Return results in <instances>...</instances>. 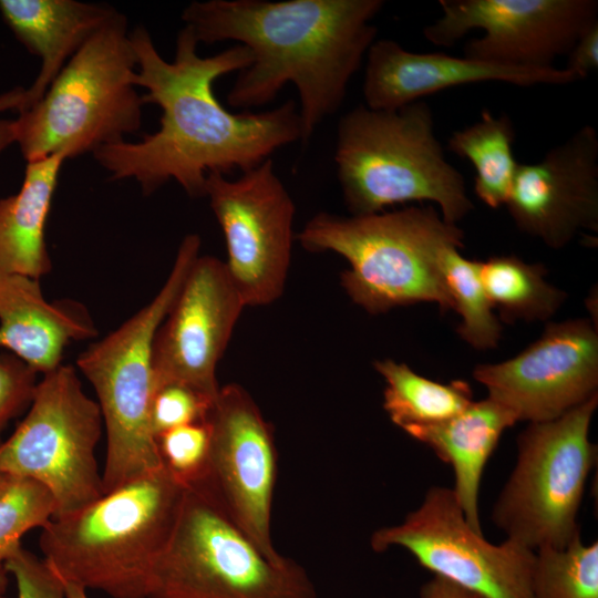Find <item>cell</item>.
Segmentation results:
<instances>
[{
  "label": "cell",
  "instance_id": "f546056e",
  "mask_svg": "<svg viewBox=\"0 0 598 598\" xmlns=\"http://www.w3.org/2000/svg\"><path fill=\"white\" fill-rule=\"evenodd\" d=\"M213 402L182 384H167L157 389L151 405L154 434L157 437L167 430L205 421Z\"/></svg>",
  "mask_w": 598,
  "mask_h": 598
},
{
  "label": "cell",
  "instance_id": "4dcf8cb0",
  "mask_svg": "<svg viewBox=\"0 0 598 598\" xmlns=\"http://www.w3.org/2000/svg\"><path fill=\"white\" fill-rule=\"evenodd\" d=\"M38 373L10 352L0 353V443L1 434L11 420L32 402Z\"/></svg>",
  "mask_w": 598,
  "mask_h": 598
},
{
  "label": "cell",
  "instance_id": "ac0fdd59",
  "mask_svg": "<svg viewBox=\"0 0 598 598\" xmlns=\"http://www.w3.org/2000/svg\"><path fill=\"white\" fill-rule=\"evenodd\" d=\"M363 96L372 110H396L454 86L505 82L518 86L576 82L565 68L502 65L441 52L414 53L391 39L375 40L365 55Z\"/></svg>",
  "mask_w": 598,
  "mask_h": 598
},
{
  "label": "cell",
  "instance_id": "6da1fadb",
  "mask_svg": "<svg viewBox=\"0 0 598 598\" xmlns=\"http://www.w3.org/2000/svg\"><path fill=\"white\" fill-rule=\"evenodd\" d=\"M130 39L137 63L134 84L147 91L144 104L161 107V126L140 142L123 141L93 153L112 181L133 178L150 195L174 179L189 197H205L208 174L247 172L302 140L299 111L291 100L269 111L234 113L215 96L217 79L251 63L246 47L200 56L197 40L184 25L175 59L168 62L144 27L130 32Z\"/></svg>",
  "mask_w": 598,
  "mask_h": 598
},
{
  "label": "cell",
  "instance_id": "d590c367",
  "mask_svg": "<svg viewBox=\"0 0 598 598\" xmlns=\"http://www.w3.org/2000/svg\"><path fill=\"white\" fill-rule=\"evenodd\" d=\"M64 584L65 598H89L86 590L74 584Z\"/></svg>",
  "mask_w": 598,
  "mask_h": 598
},
{
  "label": "cell",
  "instance_id": "f1b7e54d",
  "mask_svg": "<svg viewBox=\"0 0 598 598\" xmlns=\"http://www.w3.org/2000/svg\"><path fill=\"white\" fill-rule=\"evenodd\" d=\"M156 441L164 465L185 485L203 474L210 442L205 421L167 430Z\"/></svg>",
  "mask_w": 598,
  "mask_h": 598
},
{
  "label": "cell",
  "instance_id": "4fadbf2b",
  "mask_svg": "<svg viewBox=\"0 0 598 598\" xmlns=\"http://www.w3.org/2000/svg\"><path fill=\"white\" fill-rule=\"evenodd\" d=\"M205 197L223 230L225 265L245 306L275 302L290 267L296 208L271 158L233 181L208 174Z\"/></svg>",
  "mask_w": 598,
  "mask_h": 598
},
{
  "label": "cell",
  "instance_id": "d4e9b609",
  "mask_svg": "<svg viewBox=\"0 0 598 598\" xmlns=\"http://www.w3.org/2000/svg\"><path fill=\"white\" fill-rule=\"evenodd\" d=\"M542 264H528L515 255L480 261L486 295L503 321H546L567 299V293L545 280Z\"/></svg>",
  "mask_w": 598,
  "mask_h": 598
},
{
  "label": "cell",
  "instance_id": "7402d4cb",
  "mask_svg": "<svg viewBox=\"0 0 598 598\" xmlns=\"http://www.w3.org/2000/svg\"><path fill=\"white\" fill-rule=\"evenodd\" d=\"M65 159L55 154L28 162L19 192L0 199V272L40 280L51 271L44 230Z\"/></svg>",
  "mask_w": 598,
  "mask_h": 598
},
{
  "label": "cell",
  "instance_id": "836d02e7",
  "mask_svg": "<svg viewBox=\"0 0 598 598\" xmlns=\"http://www.w3.org/2000/svg\"><path fill=\"white\" fill-rule=\"evenodd\" d=\"M25 97V89L17 86L0 94V112L17 110L21 112ZM16 121L0 120V153L10 144L16 143Z\"/></svg>",
  "mask_w": 598,
  "mask_h": 598
},
{
  "label": "cell",
  "instance_id": "44dd1931",
  "mask_svg": "<svg viewBox=\"0 0 598 598\" xmlns=\"http://www.w3.org/2000/svg\"><path fill=\"white\" fill-rule=\"evenodd\" d=\"M516 422L506 408L487 396L473 401L446 421L404 430L452 466L455 478L452 489L467 523L476 532L482 533L478 496L484 468L503 432Z\"/></svg>",
  "mask_w": 598,
  "mask_h": 598
},
{
  "label": "cell",
  "instance_id": "1f68e13d",
  "mask_svg": "<svg viewBox=\"0 0 598 598\" xmlns=\"http://www.w3.org/2000/svg\"><path fill=\"white\" fill-rule=\"evenodd\" d=\"M4 568L16 580L17 598H65L63 581L42 558L22 546L7 559Z\"/></svg>",
  "mask_w": 598,
  "mask_h": 598
},
{
  "label": "cell",
  "instance_id": "484cf974",
  "mask_svg": "<svg viewBox=\"0 0 598 598\" xmlns=\"http://www.w3.org/2000/svg\"><path fill=\"white\" fill-rule=\"evenodd\" d=\"M442 272L454 301V310L462 318L456 332L477 350L497 346L502 324L493 312L480 276V261L464 258L458 248H448L442 259Z\"/></svg>",
  "mask_w": 598,
  "mask_h": 598
},
{
  "label": "cell",
  "instance_id": "2e32d148",
  "mask_svg": "<svg viewBox=\"0 0 598 598\" xmlns=\"http://www.w3.org/2000/svg\"><path fill=\"white\" fill-rule=\"evenodd\" d=\"M474 379L516 421L557 419L598 394V333L588 319L548 323L516 357L480 364Z\"/></svg>",
  "mask_w": 598,
  "mask_h": 598
},
{
  "label": "cell",
  "instance_id": "7a4b0ae2",
  "mask_svg": "<svg viewBox=\"0 0 598 598\" xmlns=\"http://www.w3.org/2000/svg\"><path fill=\"white\" fill-rule=\"evenodd\" d=\"M382 0L192 1L182 19L198 43L233 40L251 63L227 94L231 107L249 110L296 86L302 142L341 106L348 84L375 41L372 23Z\"/></svg>",
  "mask_w": 598,
  "mask_h": 598
},
{
  "label": "cell",
  "instance_id": "9a60e30c",
  "mask_svg": "<svg viewBox=\"0 0 598 598\" xmlns=\"http://www.w3.org/2000/svg\"><path fill=\"white\" fill-rule=\"evenodd\" d=\"M244 308L225 261L198 255L153 339L154 392L182 384L214 401L216 369Z\"/></svg>",
  "mask_w": 598,
  "mask_h": 598
},
{
  "label": "cell",
  "instance_id": "cb8c5ba5",
  "mask_svg": "<svg viewBox=\"0 0 598 598\" xmlns=\"http://www.w3.org/2000/svg\"><path fill=\"white\" fill-rule=\"evenodd\" d=\"M515 128L506 114L482 112L481 120L455 131L447 150L466 158L475 168L474 193L488 207L506 204L518 164L514 157Z\"/></svg>",
  "mask_w": 598,
  "mask_h": 598
},
{
  "label": "cell",
  "instance_id": "8d00e7d4",
  "mask_svg": "<svg viewBox=\"0 0 598 598\" xmlns=\"http://www.w3.org/2000/svg\"><path fill=\"white\" fill-rule=\"evenodd\" d=\"M8 575L4 567L0 568V598L3 597L9 584Z\"/></svg>",
  "mask_w": 598,
  "mask_h": 598
},
{
  "label": "cell",
  "instance_id": "d6a6232c",
  "mask_svg": "<svg viewBox=\"0 0 598 598\" xmlns=\"http://www.w3.org/2000/svg\"><path fill=\"white\" fill-rule=\"evenodd\" d=\"M598 68V22L589 27L568 53V70L576 81L584 80Z\"/></svg>",
  "mask_w": 598,
  "mask_h": 598
},
{
  "label": "cell",
  "instance_id": "ffe728a7",
  "mask_svg": "<svg viewBox=\"0 0 598 598\" xmlns=\"http://www.w3.org/2000/svg\"><path fill=\"white\" fill-rule=\"evenodd\" d=\"M0 13L16 38L41 60L37 78L25 89L23 112L41 100L66 62L116 10L76 0H0Z\"/></svg>",
  "mask_w": 598,
  "mask_h": 598
},
{
  "label": "cell",
  "instance_id": "83f0119b",
  "mask_svg": "<svg viewBox=\"0 0 598 598\" xmlns=\"http://www.w3.org/2000/svg\"><path fill=\"white\" fill-rule=\"evenodd\" d=\"M56 511V502L44 485L9 475L0 489V568L22 546V536L33 528H42Z\"/></svg>",
  "mask_w": 598,
  "mask_h": 598
},
{
  "label": "cell",
  "instance_id": "e575fe53",
  "mask_svg": "<svg viewBox=\"0 0 598 598\" xmlns=\"http://www.w3.org/2000/svg\"><path fill=\"white\" fill-rule=\"evenodd\" d=\"M420 598H485L451 580L433 576L420 589Z\"/></svg>",
  "mask_w": 598,
  "mask_h": 598
},
{
  "label": "cell",
  "instance_id": "30bf717a",
  "mask_svg": "<svg viewBox=\"0 0 598 598\" xmlns=\"http://www.w3.org/2000/svg\"><path fill=\"white\" fill-rule=\"evenodd\" d=\"M97 402L89 398L72 365L42 374L28 413L0 443V474L34 480L56 502V515L103 495L95 450L102 433Z\"/></svg>",
  "mask_w": 598,
  "mask_h": 598
},
{
  "label": "cell",
  "instance_id": "4316f807",
  "mask_svg": "<svg viewBox=\"0 0 598 598\" xmlns=\"http://www.w3.org/2000/svg\"><path fill=\"white\" fill-rule=\"evenodd\" d=\"M533 598H598V542L580 534L561 549L535 550Z\"/></svg>",
  "mask_w": 598,
  "mask_h": 598
},
{
  "label": "cell",
  "instance_id": "277c9868",
  "mask_svg": "<svg viewBox=\"0 0 598 598\" xmlns=\"http://www.w3.org/2000/svg\"><path fill=\"white\" fill-rule=\"evenodd\" d=\"M296 238L306 250L348 260L341 285L371 315L417 302L454 309L442 259L448 248H463L464 233L432 206L350 217L321 212Z\"/></svg>",
  "mask_w": 598,
  "mask_h": 598
},
{
  "label": "cell",
  "instance_id": "d6986e66",
  "mask_svg": "<svg viewBox=\"0 0 598 598\" xmlns=\"http://www.w3.org/2000/svg\"><path fill=\"white\" fill-rule=\"evenodd\" d=\"M96 336L79 302L45 300L39 279L0 272V348L45 374L59 365L72 341Z\"/></svg>",
  "mask_w": 598,
  "mask_h": 598
},
{
  "label": "cell",
  "instance_id": "7c38bea8",
  "mask_svg": "<svg viewBox=\"0 0 598 598\" xmlns=\"http://www.w3.org/2000/svg\"><path fill=\"white\" fill-rule=\"evenodd\" d=\"M205 422L210 433L206 466L189 484L205 489L266 557L282 559L271 536L277 478L272 425L237 383L220 386Z\"/></svg>",
  "mask_w": 598,
  "mask_h": 598
},
{
  "label": "cell",
  "instance_id": "5bb4252c",
  "mask_svg": "<svg viewBox=\"0 0 598 598\" xmlns=\"http://www.w3.org/2000/svg\"><path fill=\"white\" fill-rule=\"evenodd\" d=\"M442 16L423 29L436 47H451L472 30L464 56L509 66L554 68L598 22L596 0H441Z\"/></svg>",
  "mask_w": 598,
  "mask_h": 598
},
{
  "label": "cell",
  "instance_id": "5b68a950",
  "mask_svg": "<svg viewBox=\"0 0 598 598\" xmlns=\"http://www.w3.org/2000/svg\"><path fill=\"white\" fill-rule=\"evenodd\" d=\"M334 162L352 216L426 200L457 225L474 209L464 176L445 158L432 110L422 100L390 111L358 105L347 112L338 124Z\"/></svg>",
  "mask_w": 598,
  "mask_h": 598
},
{
  "label": "cell",
  "instance_id": "9c48e42d",
  "mask_svg": "<svg viewBox=\"0 0 598 598\" xmlns=\"http://www.w3.org/2000/svg\"><path fill=\"white\" fill-rule=\"evenodd\" d=\"M597 406L598 394L520 432L516 464L492 512L506 538L532 550L561 549L580 534L577 516L597 462V445L589 440Z\"/></svg>",
  "mask_w": 598,
  "mask_h": 598
},
{
  "label": "cell",
  "instance_id": "ba28073f",
  "mask_svg": "<svg viewBox=\"0 0 598 598\" xmlns=\"http://www.w3.org/2000/svg\"><path fill=\"white\" fill-rule=\"evenodd\" d=\"M305 567L272 560L200 486L187 484L148 598H317Z\"/></svg>",
  "mask_w": 598,
  "mask_h": 598
},
{
  "label": "cell",
  "instance_id": "52a82bcc",
  "mask_svg": "<svg viewBox=\"0 0 598 598\" xmlns=\"http://www.w3.org/2000/svg\"><path fill=\"white\" fill-rule=\"evenodd\" d=\"M200 244L198 235L185 236L165 283L152 301L76 359V367L96 393L106 433L103 494L164 465L151 420L152 344L199 255Z\"/></svg>",
  "mask_w": 598,
  "mask_h": 598
},
{
  "label": "cell",
  "instance_id": "603a6c76",
  "mask_svg": "<svg viewBox=\"0 0 598 598\" xmlns=\"http://www.w3.org/2000/svg\"><path fill=\"white\" fill-rule=\"evenodd\" d=\"M373 365L385 381L383 409L403 431L446 421L474 401L470 384L463 380L439 383L391 359L374 361Z\"/></svg>",
  "mask_w": 598,
  "mask_h": 598
},
{
  "label": "cell",
  "instance_id": "e0dca14e",
  "mask_svg": "<svg viewBox=\"0 0 598 598\" xmlns=\"http://www.w3.org/2000/svg\"><path fill=\"white\" fill-rule=\"evenodd\" d=\"M517 228L559 249L598 231V135L584 125L536 162L518 164L505 204Z\"/></svg>",
  "mask_w": 598,
  "mask_h": 598
},
{
  "label": "cell",
  "instance_id": "8fae6325",
  "mask_svg": "<svg viewBox=\"0 0 598 598\" xmlns=\"http://www.w3.org/2000/svg\"><path fill=\"white\" fill-rule=\"evenodd\" d=\"M370 546L375 553L401 547L434 576L485 598H533L535 550L508 538L487 542L467 523L450 487L431 486L400 524L373 532Z\"/></svg>",
  "mask_w": 598,
  "mask_h": 598
},
{
  "label": "cell",
  "instance_id": "3957f363",
  "mask_svg": "<svg viewBox=\"0 0 598 598\" xmlns=\"http://www.w3.org/2000/svg\"><path fill=\"white\" fill-rule=\"evenodd\" d=\"M186 485L163 465L42 528L43 560L65 584L111 598H148Z\"/></svg>",
  "mask_w": 598,
  "mask_h": 598
},
{
  "label": "cell",
  "instance_id": "8992f818",
  "mask_svg": "<svg viewBox=\"0 0 598 598\" xmlns=\"http://www.w3.org/2000/svg\"><path fill=\"white\" fill-rule=\"evenodd\" d=\"M136 55L126 18L116 13L66 62L44 95L16 121L27 162L73 158L125 141L142 125Z\"/></svg>",
  "mask_w": 598,
  "mask_h": 598
},
{
  "label": "cell",
  "instance_id": "74e56055",
  "mask_svg": "<svg viewBox=\"0 0 598 598\" xmlns=\"http://www.w3.org/2000/svg\"><path fill=\"white\" fill-rule=\"evenodd\" d=\"M9 478V475L7 474H0V489L4 486V484L7 483Z\"/></svg>",
  "mask_w": 598,
  "mask_h": 598
}]
</instances>
